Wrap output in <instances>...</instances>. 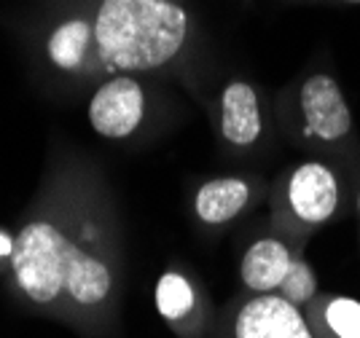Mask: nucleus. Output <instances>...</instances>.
I'll use <instances>...</instances> for the list:
<instances>
[{
	"label": "nucleus",
	"instance_id": "f257e3e1",
	"mask_svg": "<svg viewBox=\"0 0 360 338\" xmlns=\"http://www.w3.org/2000/svg\"><path fill=\"white\" fill-rule=\"evenodd\" d=\"M188 16L169 0H103L94 38L110 70H153L186 41Z\"/></svg>",
	"mask_w": 360,
	"mask_h": 338
},
{
	"label": "nucleus",
	"instance_id": "f03ea898",
	"mask_svg": "<svg viewBox=\"0 0 360 338\" xmlns=\"http://www.w3.org/2000/svg\"><path fill=\"white\" fill-rule=\"evenodd\" d=\"M70 239L57 226L44 221L27 223L14 239V274L22 290L38 304L60 298L68 280Z\"/></svg>",
	"mask_w": 360,
	"mask_h": 338
},
{
	"label": "nucleus",
	"instance_id": "7ed1b4c3",
	"mask_svg": "<svg viewBox=\"0 0 360 338\" xmlns=\"http://www.w3.org/2000/svg\"><path fill=\"white\" fill-rule=\"evenodd\" d=\"M143 121V89L132 78H113L89 103V124L103 137L119 140L132 134Z\"/></svg>",
	"mask_w": 360,
	"mask_h": 338
},
{
	"label": "nucleus",
	"instance_id": "20e7f679",
	"mask_svg": "<svg viewBox=\"0 0 360 338\" xmlns=\"http://www.w3.org/2000/svg\"><path fill=\"white\" fill-rule=\"evenodd\" d=\"M237 338H315L304 323L296 304L283 295H258L237 314Z\"/></svg>",
	"mask_w": 360,
	"mask_h": 338
},
{
	"label": "nucleus",
	"instance_id": "39448f33",
	"mask_svg": "<svg viewBox=\"0 0 360 338\" xmlns=\"http://www.w3.org/2000/svg\"><path fill=\"white\" fill-rule=\"evenodd\" d=\"M301 110L307 118L309 132L320 140H339L349 132L352 118L339 84L330 75H312L301 89Z\"/></svg>",
	"mask_w": 360,
	"mask_h": 338
},
{
	"label": "nucleus",
	"instance_id": "423d86ee",
	"mask_svg": "<svg viewBox=\"0 0 360 338\" xmlns=\"http://www.w3.org/2000/svg\"><path fill=\"white\" fill-rule=\"evenodd\" d=\"M288 199L293 212L301 221L320 223L333 215L336 202H339V188H336V177L328 167L323 164H304L290 177V188Z\"/></svg>",
	"mask_w": 360,
	"mask_h": 338
},
{
	"label": "nucleus",
	"instance_id": "0eeeda50",
	"mask_svg": "<svg viewBox=\"0 0 360 338\" xmlns=\"http://www.w3.org/2000/svg\"><path fill=\"white\" fill-rule=\"evenodd\" d=\"M221 132L231 145H253L261 134V110L255 100L253 86L234 81L224 89V100H221Z\"/></svg>",
	"mask_w": 360,
	"mask_h": 338
},
{
	"label": "nucleus",
	"instance_id": "6e6552de",
	"mask_svg": "<svg viewBox=\"0 0 360 338\" xmlns=\"http://www.w3.org/2000/svg\"><path fill=\"white\" fill-rule=\"evenodd\" d=\"M290 264H293V255L283 242L261 239L242 258V282L255 293H269L285 280Z\"/></svg>",
	"mask_w": 360,
	"mask_h": 338
},
{
	"label": "nucleus",
	"instance_id": "1a4fd4ad",
	"mask_svg": "<svg viewBox=\"0 0 360 338\" xmlns=\"http://www.w3.org/2000/svg\"><path fill=\"white\" fill-rule=\"evenodd\" d=\"M250 199V188L240 177H221L205 183L196 193V215L205 223L221 226L231 221Z\"/></svg>",
	"mask_w": 360,
	"mask_h": 338
},
{
	"label": "nucleus",
	"instance_id": "9d476101",
	"mask_svg": "<svg viewBox=\"0 0 360 338\" xmlns=\"http://www.w3.org/2000/svg\"><path fill=\"white\" fill-rule=\"evenodd\" d=\"M65 290L75 298L78 304H100L110 293V271L103 261L94 255H86L81 247L70 245V258H68V280Z\"/></svg>",
	"mask_w": 360,
	"mask_h": 338
},
{
	"label": "nucleus",
	"instance_id": "9b49d317",
	"mask_svg": "<svg viewBox=\"0 0 360 338\" xmlns=\"http://www.w3.org/2000/svg\"><path fill=\"white\" fill-rule=\"evenodd\" d=\"M89 41H91L89 25L84 19H70V22H65V25H60V27L51 32V38H49V57L62 70H75L84 62Z\"/></svg>",
	"mask_w": 360,
	"mask_h": 338
},
{
	"label": "nucleus",
	"instance_id": "f8f14e48",
	"mask_svg": "<svg viewBox=\"0 0 360 338\" xmlns=\"http://www.w3.org/2000/svg\"><path fill=\"white\" fill-rule=\"evenodd\" d=\"M156 306L167 320H180L194 309V290L180 274H165L156 285Z\"/></svg>",
	"mask_w": 360,
	"mask_h": 338
},
{
	"label": "nucleus",
	"instance_id": "ddd939ff",
	"mask_svg": "<svg viewBox=\"0 0 360 338\" xmlns=\"http://www.w3.org/2000/svg\"><path fill=\"white\" fill-rule=\"evenodd\" d=\"M326 323L336 338H360V301L355 298H336L326 309Z\"/></svg>",
	"mask_w": 360,
	"mask_h": 338
},
{
	"label": "nucleus",
	"instance_id": "4468645a",
	"mask_svg": "<svg viewBox=\"0 0 360 338\" xmlns=\"http://www.w3.org/2000/svg\"><path fill=\"white\" fill-rule=\"evenodd\" d=\"M315 271L309 268V264L307 261H293L290 264V268H288L285 280L280 282V293H283V298L285 301H290V304H304V301H309L312 295H315Z\"/></svg>",
	"mask_w": 360,
	"mask_h": 338
},
{
	"label": "nucleus",
	"instance_id": "2eb2a0df",
	"mask_svg": "<svg viewBox=\"0 0 360 338\" xmlns=\"http://www.w3.org/2000/svg\"><path fill=\"white\" fill-rule=\"evenodd\" d=\"M14 250V245H11V239L8 236L0 234V255H8V252Z\"/></svg>",
	"mask_w": 360,
	"mask_h": 338
},
{
	"label": "nucleus",
	"instance_id": "dca6fc26",
	"mask_svg": "<svg viewBox=\"0 0 360 338\" xmlns=\"http://www.w3.org/2000/svg\"><path fill=\"white\" fill-rule=\"evenodd\" d=\"M358 212H360V193H358Z\"/></svg>",
	"mask_w": 360,
	"mask_h": 338
},
{
	"label": "nucleus",
	"instance_id": "f3484780",
	"mask_svg": "<svg viewBox=\"0 0 360 338\" xmlns=\"http://www.w3.org/2000/svg\"><path fill=\"white\" fill-rule=\"evenodd\" d=\"M347 3H360V0H347Z\"/></svg>",
	"mask_w": 360,
	"mask_h": 338
}]
</instances>
